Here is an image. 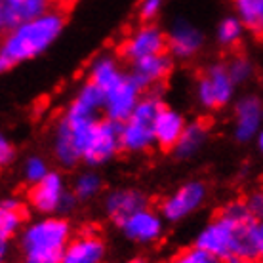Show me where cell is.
Wrapping results in <instances>:
<instances>
[{
	"instance_id": "cell-21",
	"label": "cell",
	"mask_w": 263,
	"mask_h": 263,
	"mask_svg": "<svg viewBox=\"0 0 263 263\" xmlns=\"http://www.w3.org/2000/svg\"><path fill=\"white\" fill-rule=\"evenodd\" d=\"M238 20L252 33L263 34V0H233Z\"/></svg>"
},
{
	"instance_id": "cell-32",
	"label": "cell",
	"mask_w": 263,
	"mask_h": 263,
	"mask_svg": "<svg viewBox=\"0 0 263 263\" xmlns=\"http://www.w3.org/2000/svg\"><path fill=\"white\" fill-rule=\"evenodd\" d=\"M126 263H149V261L143 259V257H134V259H128Z\"/></svg>"
},
{
	"instance_id": "cell-31",
	"label": "cell",
	"mask_w": 263,
	"mask_h": 263,
	"mask_svg": "<svg viewBox=\"0 0 263 263\" xmlns=\"http://www.w3.org/2000/svg\"><path fill=\"white\" fill-rule=\"evenodd\" d=\"M257 246H259V259L263 261V221H259L257 227Z\"/></svg>"
},
{
	"instance_id": "cell-22",
	"label": "cell",
	"mask_w": 263,
	"mask_h": 263,
	"mask_svg": "<svg viewBox=\"0 0 263 263\" xmlns=\"http://www.w3.org/2000/svg\"><path fill=\"white\" fill-rule=\"evenodd\" d=\"M206 136H208V128L204 122H195V124L187 126L179 143L176 145V153L181 158L191 157L193 153H197L200 149V145L206 141Z\"/></svg>"
},
{
	"instance_id": "cell-17",
	"label": "cell",
	"mask_w": 263,
	"mask_h": 263,
	"mask_svg": "<svg viewBox=\"0 0 263 263\" xmlns=\"http://www.w3.org/2000/svg\"><path fill=\"white\" fill-rule=\"evenodd\" d=\"M185 128L187 126H185L181 115L164 107L157 117V122H155V141L164 151L176 149V145L179 143V139L183 136Z\"/></svg>"
},
{
	"instance_id": "cell-11",
	"label": "cell",
	"mask_w": 263,
	"mask_h": 263,
	"mask_svg": "<svg viewBox=\"0 0 263 263\" xmlns=\"http://www.w3.org/2000/svg\"><path fill=\"white\" fill-rule=\"evenodd\" d=\"M50 4L52 0H0V25L8 33L48 12Z\"/></svg>"
},
{
	"instance_id": "cell-6",
	"label": "cell",
	"mask_w": 263,
	"mask_h": 263,
	"mask_svg": "<svg viewBox=\"0 0 263 263\" xmlns=\"http://www.w3.org/2000/svg\"><path fill=\"white\" fill-rule=\"evenodd\" d=\"M233 88H235V80L231 77L229 67L217 63L208 67L198 79V99L204 107L217 109L229 103V99L233 98Z\"/></svg>"
},
{
	"instance_id": "cell-23",
	"label": "cell",
	"mask_w": 263,
	"mask_h": 263,
	"mask_svg": "<svg viewBox=\"0 0 263 263\" xmlns=\"http://www.w3.org/2000/svg\"><path fill=\"white\" fill-rule=\"evenodd\" d=\"M244 23L237 17H227L219 23L217 27V40L223 44V46H233L237 44L240 36H242Z\"/></svg>"
},
{
	"instance_id": "cell-12",
	"label": "cell",
	"mask_w": 263,
	"mask_h": 263,
	"mask_svg": "<svg viewBox=\"0 0 263 263\" xmlns=\"http://www.w3.org/2000/svg\"><path fill=\"white\" fill-rule=\"evenodd\" d=\"M105 259V244L90 231L80 233L79 237L69 240L61 263H103Z\"/></svg>"
},
{
	"instance_id": "cell-10",
	"label": "cell",
	"mask_w": 263,
	"mask_h": 263,
	"mask_svg": "<svg viewBox=\"0 0 263 263\" xmlns=\"http://www.w3.org/2000/svg\"><path fill=\"white\" fill-rule=\"evenodd\" d=\"M65 185L60 174L50 172L46 178L33 185L29 193V202L36 212L42 214H52L55 210H61L67 206Z\"/></svg>"
},
{
	"instance_id": "cell-29",
	"label": "cell",
	"mask_w": 263,
	"mask_h": 263,
	"mask_svg": "<svg viewBox=\"0 0 263 263\" xmlns=\"http://www.w3.org/2000/svg\"><path fill=\"white\" fill-rule=\"evenodd\" d=\"M160 6H162V0H141V4H139V17L145 23L151 21L160 12Z\"/></svg>"
},
{
	"instance_id": "cell-19",
	"label": "cell",
	"mask_w": 263,
	"mask_h": 263,
	"mask_svg": "<svg viewBox=\"0 0 263 263\" xmlns=\"http://www.w3.org/2000/svg\"><path fill=\"white\" fill-rule=\"evenodd\" d=\"M126 79V74L120 71V67L117 65V61L112 58H99L93 61L92 69H90V80L93 84H98L103 92H111L115 86H119L122 80Z\"/></svg>"
},
{
	"instance_id": "cell-1",
	"label": "cell",
	"mask_w": 263,
	"mask_h": 263,
	"mask_svg": "<svg viewBox=\"0 0 263 263\" xmlns=\"http://www.w3.org/2000/svg\"><path fill=\"white\" fill-rule=\"evenodd\" d=\"M259 221L252 216L246 202L235 200L223 206L197 237V246L221 257L225 263L256 261Z\"/></svg>"
},
{
	"instance_id": "cell-26",
	"label": "cell",
	"mask_w": 263,
	"mask_h": 263,
	"mask_svg": "<svg viewBox=\"0 0 263 263\" xmlns=\"http://www.w3.org/2000/svg\"><path fill=\"white\" fill-rule=\"evenodd\" d=\"M25 179L29 181V183H39V181H42V179L46 178L48 174V166L46 162L42 160L40 157H31L29 160L25 162Z\"/></svg>"
},
{
	"instance_id": "cell-7",
	"label": "cell",
	"mask_w": 263,
	"mask_h": 263,
	"mask_svg": "<svg viewBox=\"0 0 263 263\" xmlns=\"http://www.w3.org/2000/svg\"><path fill=\"white\" fill-rule=\"evenodd\" d=\"M166 48H168V36L158 27L145 23L126 36V40L120 44L119 52L124 60L136 63V61L149 58V55L164 53Z\"/></svg>"
},
{
	"instance_id": "cell-24",
	"label": "cell",
	"mask_w": 263,
	"mask_h": 263,
	"mask_svg": "<svg viewBox=\"0 0 263 263\" xmlns=\"http://www.w3.org/2000/svg\"><path fill=\"white\" fill-rule=\"evenodd\" d=\"M168 263H225V261L221 257L214 256L212 252L198 248L197 244H195V248H187V250L179 252Z\"/></svg>"
},
{
	"instance_id": "cell-25",
	"label": "cell",
	"mask_w": 263,
	"mask_h": 263,
	"mask_svg": "<svg viewBox=\"0 0 263 263\" xmlns=\"http://www.w3.org/2000/svg\"><path fill=\"white\" fill-rule=\"evenodd\" d=\"M99 189H101V179L96 174H82V176H79L77 181H74V187H72L74 197L80 198V200H88V198L96 197Z\"/></svg>"
},
{
	"instance_id": "cell-16",
	"label": "cell",
	"mask_w": 263,
	"mask_h": 263,
	"mask_svg": "<svg viewBox=\"0 0 263 263\" xmlns=\"http://www.w3.org/2000/svg\"><path fill=\"white\" fill-rule=\"evenodd\" d=\"M202 46V34L197 27L187 21H176L168 34V48L181 60L193 58Z\"/></svg>"
},
{
	"instance_id": "cell-9",
	"label": "cell",
	"mask_w": 263,
	"mask_h": 263,
	"mask_svg": "<svg viewBox=\"0 0 263 263\" xmlns=\"http://www.w3.org/2000/svg\"><path fill=\"white\" fill-rule=\"evenodd\" d=\"M204 197H206V185L202 181H189L162 200L160 212L168 221H179L197 210L202 204Z\"/></svg>"
},
{
	"instance_id": "cell-8",
	"label": "cell",
	"mask_w": 263,
	"mask_h": 263,
	"mask_svg": "<svg viewBox=\"0 0 263 263\" xmlns=\"http://www.w3.org/2000/svg\"><path fill=\"white\" fill-rule=\"evenodd\" d=\"M141 92H143V88L134 80V77L126 74V79L119 86H115L111 92L105 93L107 119L115 120L119 124L130 119V115L141 99Z\"/></svg>"
},
{
	"instance_id": "cell-27",
	"label": "cell",
	"mask_w": 263,
	"mask_h": 263,
	"mask_svg": "<svg viewBox=\"0 0 263 263\" xmlns=\"http://www.w3.org/2000/svg\"><path fill=\"white\" fill-rule=\"evenodd\" d=\"M227 67H229V72L231 77H233V80H235V84L248 80L252 77V71H254L252 63L248 60H244V58H235Z\"/></svg>"
},
{
	"instance_id": "cell-14",
	"label": "cell",
	"mask_w": 263,
	"mask_h": 263,
	"mask_svg": "<svg viewBox=\"0 0 263 263\" xmlns=\"http://www.w3.org/2000/svg\"><path fill=\"white\" fill-rule=\"evenodd\" d=\"M172 71V60L164 53H157V55H149L143 60L132 63V77L141 88H151L155 84H160L162 80Z\"/></svg>"
},
{
	"instance_id": "cell-4",
	"label": "cell",
	"mask_w": 263,
	"mask_h": 263,
	"mask_svg": "<svg viewBox=\"0 0 263 263\" xmlns=\"http://www.w3.org/2000/svg\"><path fill=\"white\" fill-rule=\"evenodd\" d=\"M164 109L162 101L155 93H147L139 99L130 119L120 124V139L122 149L139 153L149 149L155 141V122L160 111Z\"/></svg>"
},
{
	"instance_id": "cell-33",
	"label": "cell",
	"mask_w": 263,
	"mask_h": 263,
	"mask_svg": "<svg viewBox=\"0 0 263 263\" xmlns=\"http://www.w3.org/2000/svg\"><path fill=\"white\" fill-rule=\"evenodd\" d=\"M257 145H259V149L263 151V132L259 134V138H257Z\"/></svg>"
},
{
	"instance_id": "cell-2",
	"label": "cell",
	"mask_w": 263,
	"mask_h": 263,
	"mask_svg": "<svg viewBox=\"0 0 263 263\" xmlns=\"http://www.w3.org/2000/svg\"><path fill=\"white\" fill-rule=\"evenodd\" d=\"M63 25H65V13L58 8V10H48L39 17L25 21L20 27L8 31L0 52L2 69L6 71L21 61L40 55L60 36Z\"/></svg>"
},
{
	"instance_id": "cell-13",
	"label": "cell",
	"mask_w": 263,
	"mask_h": 263,
	"mask_svg": "<svg viewBox=\"0 0 263 263\" xmlns=\"http://www.w3.org/2000/svg\"><path fill=\"white\" fill-rule=\"evenodd\" d=\"M120 227H122V231H124V235L128 238L136 240V242H143V244L155 242V240H158L160 235H162V221H160V217L153 210H149V208H143V210L136 212L134 216L124 219V221L120 223Z\"/></svg>"
},
{
	"instance_id": "cell-35",
	"label": "cell",
	"mask_w": 263,
	"mask_h": 263,
	"mask_svg": "<svg viewBox=\"0 0 263 263\" xmlns=\"http://www.w3.org/2000/svg\"><path fill=\"white\" fill-rule=\"evenodd\" d=\"M242 263H254V261H242Z\"/></svg>"
},
{
	"instance_id": "cell-15",
	"label": "cell",
	"mask_w": 263,
	"mask_h": 263,
	"mask_svg": "<svg viewBox=\"0 0 263 263\" xmlns=\"http://www.w3.org/2000/svg\"><path fill=\"white\" fill-rule=\"evenodd\" d=\"M105 208L112 221H117L120 225L124 219L134 216L136 212L147 208V197L138 189H119L107 197Z\"/></svg>"
},
{
	"instance_id": "cell-20",
	"label": "cell",
	"mask_w": 263,
	"mask_h": 263,
	"mask_svg": "<svg viewBox=\"0 0 263 263\" xmlns=\"http://www.w3.org/2000/svg\"><path fill=\"white\" fill-rule=\"evenodd\" d=\"M25 219V210L17 200H4L0 210V238H2V254H6L8 238H12Z\"/></svg>"
},
{
	"instance_id": "cell-34",
	"label": "cell",
	"mask_w": 263,
	"mask_h": 263,
	"mask_svg": "<svg viewBox=\"0 0 263 263\" xmlns=\"http://www.w3.org/2000/svg\"><path fill=\"white\" fill-rule=\"evenodd\" d=\"M52 2H58V4H71L72 0H52Z\"/></svg>"
},
{
	"instance_id": "cell-5",
	"label": "cell",
	"mask_w": 263,
	"mask_h": 263,
	"mask_svg": "<svg viewBox=\"0 0 263 263\" xmlns=\"http://www.w3.org/2000/svg\"><path fill=\"white\" fill-rule=\"evenodd\" d=\"M122 147L120 139V124L115 120H93L90 130L86 134L84 147H82V160L88 164H103L109 158L117 155Z\"/></svg>"
},
{
	"instance_id": "cell-28",
	"label": "cell",
	"mask_w": 263,
	"mask_h": 263,
	"mask_svg": "<svg viewBox=\"0 0 263 263\" xmlns=\"http://www.w3.org/2000/svg\"><path fill=\"white\" fill-rule=\"evenodd\" d=\"M248 210L257 221H263V191H254L252 195H248V198L244 200Z\"/></svg>"
},
{
	"instance_id": "cell-3",
	"label": "cell",
	"mask_w": 263,
	"mask_h": 263,
	"mask_svg": "<svg viewBox=\"0 0 263 263\" xmlns=\"http://www.w3.org/2000/svg\"><path fill=\"white\" fill-rule=\"evenodd\" d=\"M69 240L71 227L65 219H39L29 225L21 235L23 263H61Z\"/></svg>"
},
{
	"instance_id": "cell-18",
	"label": "cell",
	"mask_w": 263,
	"mask_h": 263,
	"mask_svg": "<svg viewBox=\"0 0 263 263\" xmlns=\"http://www.w3.org/2000/svg\"><path fill=\"white\" fill-rule=\"evenodd\" d=\"M261 117H263L261 105H259V101L256 98H244L238 101L237 130H235L238 141H248V139L254 138Z\"/></svg>"
},
{
	"instance_id": "cell-30",
	"label": "cell",
	"mask_w": 263,
	"mask_h": 263,
	"mask_svg": "<svg viewBox=\"0 0 263 263\" xmlns=\"http://www.w3.org/2000/svg\"><path fill=\"white\" fill-rule=\"evenodd\" d=\"M12 158H13L12 145H10V141L2 139V141H0V160H2V164H8Z\"/></svg>"
}]
</instances>
